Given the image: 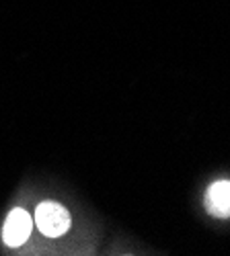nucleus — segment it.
I'll list each match as a JSON object with an SVG mask.
<instances>
[{"label":"nucleus","mask_w":230,"mask_h":256,"mask_svg":"<svg viewBox=\"0 0 230 256\" xmlns=\"http://www.w3.org/2000/svg\"><path fill=\"white\" fill-rule=\"evenodd\" d=\"M70 224L72 222H70L68 209L56 201H44L35 209V226L44 236H50V238L64 236L70 230Z\"/></svg>","instance_id":"f257e3e1"},{"label":"nucleus","mask_w":230,"mask_h":256,"mask_svg":"<svg viewBox=\"0 0 230 256\" xmlns=\"http://www.w3.org/2000/svg\"><path fill=\"white\" fill-rule=\"evenodd\" d=\"M31 230H33V218L25 209H13L9 213V218L5 222V228H3V240L7 246L11 248H19L23 246L29 236H31Z\"/></svg>","instance_id":"f03ea898"},{"label":"nucleus","mask_w":230,"mask_h":256,"mask_svg":"<svg viewBox=\"0 0 230 256\" xmlns=\"http://www.w3.org/2000/svg\"><path fill=\"white\" fill-rule=\"evenodd\" d=\"M205 209L214 218L220 220L230 218V180H218L207 188Z\"/></svg>","instance_id":"7ed1b4c3"}]
</instances>
